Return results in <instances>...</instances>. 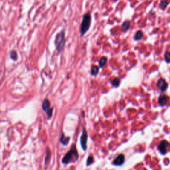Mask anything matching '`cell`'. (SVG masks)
Here are the masks:
<instances>
[{
  "instance_id": "cell-19",
  "label": "cell",
  "mask_w": 170,
  "mask_h": 170,
  "mask_svg": "<svg viewBox=\"0 0 170 170\" xmlns=\"http://www.w3.org/2000/svg\"><path fill=\"white\" fill-rule=\"evenodd\" d=\"M94 162V157H92V156H90L87 159V162H86V165L87 166H90L91 164H92Z\"/></svg>"
},
{
  "instance_id": "cell-12",
  "label": "cell",
  "mask_w": 170,
  "mask_h": 170,
  "mask_svg": "<svg viewBox=\"0 0 170 170\" xmlns=\"http://www.w3.org/2000/svg\"><path fill=\"white\" fill-rule=\"evenodd\" d=\"M69 138H68V137H65V134H62V136H61V143L62 145H65L66 146L68 144V142H69Z\"/></svg>"
},
{
  "instance_id": "cell-18",
  "label": "cell",
  "mask_w": 170,
  "mask_h": 170,
  "mask_svg": "<svg viewBox=\"0 0 170 170\" xmlns=\"http://www.w3.org/2000/svg\"><path fill=\"white\" fill-rule=\"evenodd\" d=\"M168 2H167L166 1H162V2L160 3V7L162 9V10H164L166 8V7L168 6Z\"/></svg>"
},
{
  "instance_id": "cell-15",
  "label": "cell",
  "mask_w": 170,
  "mask_h": 170,
  "mask_svg": "<svg viewBox=\"0 0 170 170\" xmlns=\"http://www.w3.org/2000/svg\"><path fill=\"white\" fill-rule=\"evenodd\" d=\"M143 37V32L142 31H138L134 36V39L136 41L140 40Z\"/></svg>"
},
{
  "instance_id": "cell-7",
  "label": "cell",
  "mask_w": 170,
  "mask_h": 170,
  "mask_svg": "<svg viewBox=\"0 0 170 170\" xmlns=\"http://www.w3.org/2000/svg\"><path fill=\"white\" fill-rule=\"evenodd\" d=\"M125 157L123 154H120L119 156L116 157L113 161L112 163L115 166H121L124 163Z\"/></svg>"
},
{
  "instance_id": "cell-21",
  "label": "cell",
  "mask_w": 170,
  "mask_h": 170,
  "mask_svg": "<svg viewBox=\"0 0 170 170\" xmlns=\"http://www.w3.org/2000/svg\"><path fill=\"white\" fill-rule=\"evenodd\" d=\"M53 108H50L48 110V111L46 112L47 115V118H48L49 119H50V118H51V116L53 115Z\"/></svg>"
},
{
  "instance_id": "cell-2",
  "label": "cell",
  "mask_w": 170,
  "mask_h": 170,
  "mask_svg": "<svg viewBox=\"0 0 170 170\" xmlns=\"http://www.w3.org/2000/svg\"><path fill=\"white\" fill-rule=\"evenodd\" d=\"M91 14L89 13H86V14L84 15V16H83L81 25H80V32L81 36L85 35L86 33L88 31V29L91 27Z\"/></svg>"
},
{
  "instance_id": "cell-3",
  "label": "cell",
  "mask_w": 170,
  "mask_h": 170,
  "mask_svg": "<svg viewBox=\"0 0 170 170\" xmlns=\"http://www.w3.org/2000/svg\"><path fill=\"white\" fill-rule=\"evenodd\" d=\"M65 43H66V39H65V31H62L59 32L57 35H56L55 40V45L56 49L59 52H61L63 50Z\"/></svg>"
},
{
  "instance_id": "cell-1",
  "label": "cell",
  "mask_w": 170,
  "mask_h": 170,
  "mask_svg": "<svg viewBox=\"0 0 170 170\" xmlns=\"http://www.w3.org/2000/svg\"><path fill=\"white\" fill-rule=\"evenodd\" d=\"M79 159L78 151L76 150V148L73 147L71 148L70 151H68L66 155L62 158V162L64 164H68L71 162H74Z\"/></svg>"
},
{
  "instance_id": "cell-13",
  "label": "cell",
  "mask_w": 170,
  "mask_h": 170,
  "mask_svg": "<svg viewBox=\"0 0 170 170\" xmlns=\"http://www.w3.org/2000/svg\"><path fill=\"white\" fill-rule=\"evenodd\" d=\"M98 72H99V68L97 66H92V67L91 73L92 76H97V74H98Z\"/></svg>"
},
{
  "instance_id": "cell-5",
  "label": "cell",
  "mask_w": 170,
  "mask_h": 170,
  "mask_svg": "<svg viewBox=\"0 0 170 170\" xmlns=\"http://www.w3.org/2000/svg\"><path fill=\"white\" fill-rule=\"evenodd\" d=\"M157 86L158 87V88L160 89V91L161 92H164L167 90V88H168V83L166 82L165 79L161 78L157 82Z\"/></svg>"
},
{
  "instance_id": "cell-6",
  "label": "cell",
  "mask_w": 170,
  "mask_h": 170,
  "mask_svg": "<svg viewBox=\"0 0 170 170\" xmlns=\"http://www.w3.org/2000/svg\"><path fill=\"white\" fill-rule=\"evenodd\" d=\"M169 145L168 142H167L166 140H163L160 142V145L158 146V150L162 155H165L167 152V147Z\"/></svg>"
},
{
  "instance_id": "cell-14",
  "label": "cell",
  "mask_w": 170,
  "mask_h": 170,
  "mask_svg": "<svg viewBox=\"0 0 170 170\" xmlns=\"http://www.w3.org/2000/svg\"><path fill=\"white\" fill-rule=\"evenodd\" d=\"M10 58L12 59L13 61H17L18 59V55H17V53L15 50H11L10 53Z\"/></svg>"
},
{
  "instance_id": "cell-10",
  "label": "cell",
  "mask_w": 170,
  "mask_h": 170,
  "mask_svg": "<svg viewBox=\"0 0 170 170\" xmlns=\"http://www.w3.org/2000/svg\"><path fill=\"white\" fill-rule=\"evenodd\" d=\"M50 157H51V152H50V150L49 148L47 149L46 151V157H45V169L47 168V166L49 165V163L50 161Z\"/></svg>"
},
{
  "instance_id": "cell-9",
  "label": "cell",
  "mask_w": 170,
  "mask_h": 170,
  "mask_svg": "<svg viewBox=\"0 0 170 170\" xmlns=\"http://www.w3.org/2000/svg\"><path fill=\"white\" fill-rule=\"evenodd\" d=\"M42 108L45 112H47L50 108V103L48 99L44 100L42 104Z\"/></svg>"
},
{
  "instance_id": "cell-20",
  "label": "cell",
  "mask_w": 170,
  "mask_h": 170,
  "mask_svg": "<svg viewBox=\"0 0 170 170\" xmlns=\"http://www.w3.org/2000/svg\"><path fill=\"white\" fill-rule=\"evenodd\" d=\"M165 60L168 62V63H170V52L167 51L165 54Z\"/></svg>"
},
{
  "instance_id": "cell-11",
  "label": "cell",
  "mask_w": 170,
  "mask_h": 170,
  "mask_svg": "<svg viewBox=\"0 0 170 170\" xmlns=\"http://www.w3.org/2000/svg\"><path fill=\"white\" fill-rule=\"evenodd\" d=\"M130 24L131 23L130 21H126V22H124L122 25V30L123 31H128V29L130 28Z\"/></svg>"
},
{
  "instance_id": "cell-17",
  "label": "cell",
  "mask_w": 170,
  "mask_h": 170,
  "mask_svg": "<svg viewBox=\"0 0 170 170\" xmlns=\"http://www.w3.org/2000/svg\"><path fill=\"white\" fill-rule=\"evenodd\" d=\"M112 85L114 87H118L119 85H120V79L118 78H115L114 79H113L112 81Z\"/></svg>"
},
{
  "instance_id": "cell-8",
  "label": "cell",
  "mask_w": 170,
  "mask_h": 170,
  "mask_svg": "<svg viewBox=\"0 0 170 170\" xmlns=\"http://www.w3.org/2000/svg\"><path fill=\"white\" fill-rule=\"evenodd\" d=\"M169 100V97H167L166 95L162 94L160 95L158 98V103H159L161 106H164L166 105V104L168 102V101Z\"/></svg>"
},
{
  "instance_id": "cell-16",
  "label": "cell",
  "mask_w": 170,
  "mask_h": 170,
  "mask_svg": "<svg viewBox=\"0 0 170 170\" xmlns=\"http://www.w3.org/2000/svg\"><path fill=\"white\" fill-rule=\"evenodd\" d=\"M106 62H107V58L105 57V56H104V57L101 58L100 60V62H99L100 67L102 68L103 67L105 66V65L106 64Z\"/></svg>"
},
{
  "instance_id": "cell-4",
  "label": "cell",
  "mask_w": 170,
  "mask_h": 170,
  "mask_svg": "<svg viewBox=\"0 0 170 170\" xmlns=\"http://www.w3.org/2000/svg\"><path fill=\"white\" fill-rule=\"evenodd\" d=\"M87 140H88V134L86 131L85 130H83V132L81 137H80V144H81V146L83 150L85 151L86 150V148H87Z\"/></svg>"
}]
</instances>
